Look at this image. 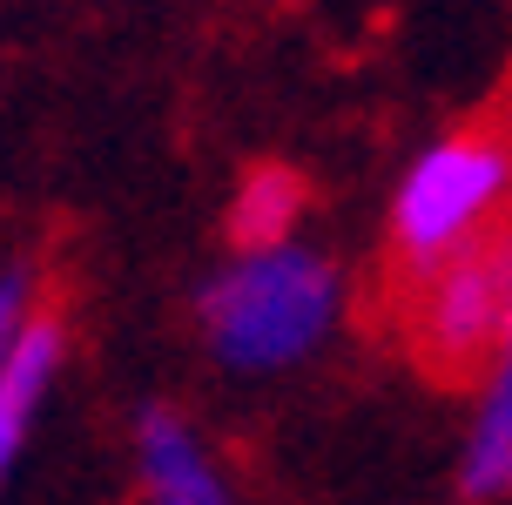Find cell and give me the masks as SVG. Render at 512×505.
Segmentation results:
<instances>
[{
	"label": "cell",
	"mask_w": 512,
	"mask_h": 505,
	"mask_svg": "<svg viewBox=\"0 0 512 505\" xmlns=\"http://www.w3.org/2000/svg\"><path fill=\"white\" fill-rule=\"evenodd\" d=\"M512 196V142L499 128H452L411 155L391 196V256L425 283L492 236V216Z\"/></svg>",
	"instance_id": "7a4b0ae2"
},
{
	"label": "cell",
	"mask_w": 512,
	"mask_h": 505,
	"mask_svg": "<svg viewBox=\"0 0 512 505\" xmlns=\"http://www.w3.org/2000/svg\"><path fill=\"white\" fill-rule=\"evenodd\" d=\"M499 277H506L499 283V330H506V344H512V229H499Z\"/></svg>",
	"instance_id": "9c48e42d"
},
{
	"label": "cell",
	"mask_w": 512,
	"mask_h": 505,
	"mask_svg": "<svg viewBox=\"0 0 512 505\" xmlns=\"http://www.w3.org/2000/svg\"><path fill=\"white\" fill-rule=\"evenodd\" d=\"M135 479H142L149 505H236L230 479L216 472L196 425L182 411H169V404L135 411Z\"/></svg>",
	"instance_id": "277c9868"
},
{
	"label": "cell",
	"mask_w": 512,
	"mask_h": 505,
	"mask_svg": "<svg viewBox=\"0 0 512 505\" xmlns=\"http://www.w3.org/2000/svg\"><path fill=\"white\" fill-rule=\"evenodd\" d=\"M27 317H34V270L14 263V270H0V371H7V357L21 344Z\"/></svg>",
	"instance_id": "ba28073f"
},
{
	"label": "cell",
	"mask_w": 512,
	"mask_h": 505,
	"mask_svg": "<svg viewBox=\"0 0 512 505\" xmlns=\"http://www.w3.org/2000/svg\"><path fill=\"white\" fill-rule=\"evenodd\" d=\"M459 499L465 505H499L512 499V344L492 357L472 431L459 452Z\"/></svg>",
	"instance_id": "8992f818"
},
{
	"label": "cell",
	"mask_w": 512,
	"mask_h": 505,
	"mask_svg": "<svg viewBox=\"0 0 512 505\" xmlns=\"http://www.w3.org/2000/svg\"><path fill=\"white\" fill-rule=\"evenodd\" d=\"M304 176L297 169H283V162H263L250 176L236 182V202H230V236H236V256L250 250H283L290 243V229L304 223Z\"/></svg>",
	"instance_id": "52a82bcc"
},
{
	"label": "cell",
	"mask_w": 512,
	"mask_h": 505,
	"mask_svg": "<svg viewBox=\"0 0 512 505\" xmlns=\"http://www.w3.org/2000/svg\"><path fill=\"white\" fill-rule=\"evenodd\" d=\"M499 236H486L479 250H465L459 263H445L438 277L418 283V310H411V344L438 371H472L499 357L506 330H499Z\"/></svg>",
	"instance_id": "3957f363"
},
{
	"label": "cell",
	"mask_w": 512,
	"mask_h": 505,
	"mask_svg": "<svg viewBox=\"0 0 512 505\" xmlns=\"http://www.w3.org/2000/svg\"><path fill=\"white\" fill-rule=\"evenodd\" d=\"M61 351H68L61 317H27L21 344H14L7 371H0V485H7V472L21 465L27 431H34V418H41L54 378H61Z\"/></svg>",
	"instance_id": "5b68a950"
},
{
	"label": "cell",
	"mask_w": 512,
	"mask_h": 505,
	"mask_svg": "<svg viewBox=\"0 0 512 505\" xmlns=\"http://www.w3.org/2000/svg\"><path fill=\"white\" fill-rule=\"evenodd\" d=\"M337 310H344V270L310 243L250 250L196 290L203 344L236 378H277L304 364L331 337Z\"/></svg>",
	"instance_id": "6da1fadb"
}]
</instances>
